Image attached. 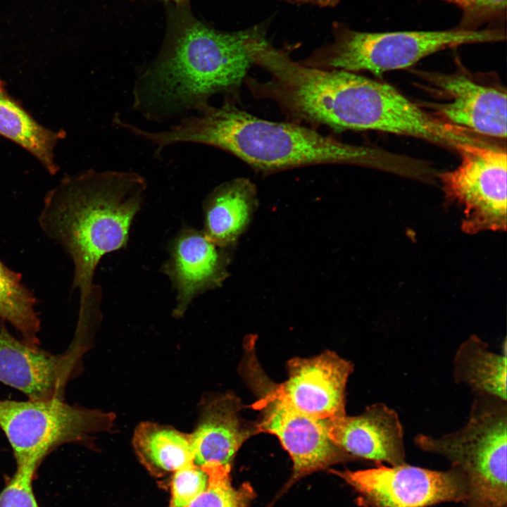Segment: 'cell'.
Listing matches in <instances>:
<instances>
[{
    "label": "cell",
    "mask_w": 507,
    "mask_h": 507,
    "mask_svg": "<svg viewBox=\"0 0 507 507\" xmlns=\"http://www.w3.org/2000/svg\"><path fill=\"white\" fill-rule=\"evenodd\" d=\"M230 250L214 244L202 230L182 227L168 243L161 268L176 293L173 316L182 317L196 296L222 286L229 276Z\"/></svg>",
    "instance_id": "10"
},
{
    "label": "cell",
    "mask_w": 507,
    "mask_h": 507,
    "mask_svg": "<svg viewBox=\"0 0 507 507\" xmlns=\"http://www.w3.org/2000/svg\"><path fill=\"white\" fill-rule=\"evenodd\" d=\"M200 467L207 474V487L186 507H250L255 496L254 489L249 483L234 487L231 468L218 463Z\"/></svg>",
    "instance_id": "20"
},
{
    "label": "cell",
    "mask_w": 507,
    "mask_h": 507,
    "mask_svg": "<svg viewBox=\"0 0 507 507\" xmlns=\"http://www.w3.org/2000/svg\"><path fill=\"white\" fill-rule=\"evenodd\" d=\"M433 92L445 102L425 103L439 120L480 136L506 138L507 100L505 89L480 82L468 73L422 74Z\"/></svg>",
    "instance_id": "9"
},
{
    "label": "cell",
    "mask_w": 507,
    "mask_h": 507,
    "mask_svg": "<svg viewBox=\"0 0 507 507\" xmlns=\"http://www.w3.org/2000/svg\"><path fill=\"white\" fill-rule=\"evenodd\" d=\"M241 408L239 399L230 394L202 401L196 427L190 434L194 464L218 463L231 468L242 444L258 434L255 424L248 425L240 418Z\"/></svg>",
    "instance_id": "14"
},
{
    "label": "cell",
    "mask_w": 507,
    "mask_h": 507,
    "mask_svg": "<svg viewBox=\"0 0 507 507\" xmlns=\"http://www.w3.org/2000/svg\"><path fill=\"white\" fill-rule=\"evenodd\" d=\"M80 349L56 355L14 337L0 327V382L30 400L62 399Z\"/></svg>",
    "instance_id": "12"
},
{
    "label": "cell",
    "mask_w": 507,
    "mask_h": 507,
    "mask_svg": "<svg viewBox=\"0 0 507 507\" xmlns=\"http://www.w3.org/2000/svg\"><path fill=\"white\" fill-rule=\"evenodd\" d=\"M359 494L367 507H428L444 502H465L468 486L464 475L451 465L433 470L406 463L361 470L335 471Z\"/></svg>",
    "instance_id": "8"
},
{
    "label": "cell",
    "mask_w": 507,
    "mask_h": 507,
    "mask_svg": "<svg viewBox=\"0 0 507 507\" xmlns=\"http://www.w3.org/2000/svg\"><path fill=\"white\" fill-rule=\"evenodd\" d=\"M208 476L198 465L190 463L174 472L171 480L169 507H186L207 487Z\"/></svg>",
    "instance_id": "22"
},
{
    "label": "cell",
    "mask_w": 507,
    "mask_h": 507,
    "mask_svg": "<svg viewBox=\"0 0 507 507\" xmlns=\"http://www.w3.org/2000/svg\"><path fill=\"white\" fill-rule=\"evenodd\" d=\"M37 472L15 468L12 476H6L0 492V507H39L33 490Z\"/></svg>",
    "instance_id": "23"
},
{
    "label": "cell",
    "mask_w": 507,
    "mask_h": 507,
    "mask_svg": "<svg viewBox=\"0 0 507 507\" xmlns=\"http://www.w3.org/2000/svg\"><path fill=\"white\" fill-rule=\"evenodd\" d=\"M258 203L257 188L249 178L220 184L203 201L202 231L216 245L233 248L250 225Z\"/></svg>",
    "instance_id": "15"
},
{
    "label": "cell",
    "mask_w": 507,
    "mask_h": 507,
    "mask_svg": "<svg viewBox=\"0 0 507 507\" xmlns=\"http://www.w3.org/2000/svg\"><path fill=\"white\" fill-rule=\"evenodd\" d=\"M254 338L244 344L241 373L256 396L252 407L260 411L255 424L258 434L275 435L293 461V473L287 487L296 480L328 466L353 460L327 434V420L308 416L289 404L258 363Z\"/></svg>",
    "instance_id": "5"
},
{
    "label": "cell",
    "mask_w": 507,
    "mask_h": 507,
    "mask_svg": "<svg viewBox=\"0 0 507 507\" xmlns=\"http://www.w3.org/2000/svg\"><path fill=\"white\" fill-rule=\"evenodd\" d=\"M264 37L265 23L224 32L196 18L189 2L170 6L163 46L135 82L134 108L161 122L196 111L217 94L234 101Z\"/></svg>",
    "instance_id": "1"
},
{
    "label": "cell",
    "mask_w": 507,
    "mask_h": 507,
    "mask_svg": "<svg viewBox=\"0 0 507 507\" xmlns=\"http://www.w3.org/2000/svg\"><path fill=\"white\" fill-rule=\"evenodd\" d=\"M333 40L299 61L304 65L379 76L407 68L436 52L470 44L506 39L504 28L466 31L454 27L443 30H406L382 32L358 31L344 23L332 27Z\"/></svg>",
    "instance_id": "4"
},
{
    "label": "cell",
    "mask_w": 507,
    "mask_h": 507,
    "mask_svg": "<svg viewBox=\"0 0 507 507\" xmlns=\"http://www.w3.org/2000/svg\"><path fill=\"white\" fill-rule=\"evenodd\" d=\"M113 418L63 399L0 400V428L13 453L16 468L37 472L44 459L68 443L90 445V434L107 430Z\"/></svg>",
    "instance_id": "6"
},
{
    "label": "cell",
    "mask_w": 507,
    "mask_h": 507,
    "mask_svg": "<svg viewBox=\"0 0 507 507\" xmlns=\"http://www.w3.org/2000/svg\"><path fill=\"white\" fill-rule=\"evenodd\" d=\"M132 444L140 463L156 477L193 463L190 434L168 425L141 423L134 430Z\"/></svg>",
    "instance_id": "17"
},
{
    "label": "cell",
    "mask_w": 507,
    "mask_h": 507,
    "mask_svg": "<svg viewBox=\"0 0 507 507\" xmlns=\"http://www.w3.org/2000/svg\"><path fill=\"white\" fill-rule=\"evenodd\" d=\"M36 298L22 282L21 275L0 261V317L20 334L25 343L39 346L40 320Z\"/></svg>",
    "instance_id": "19"
},
{
    "label": "cell",
    "mask_w": 507,
    "mask_h": 507,
    "mask_svg": "<svg viewBox=\"0 0 507 507\" xmlns=\"http://www.w3.org/2000/svg\"><path fill=\"white\" fill-rule=\"evenodd\" d=\"M288 379L275 384L280 396L299 411L320 420L346 415L345 389L353 365L326 351L310 358L287 363Z\"/></svg>",
    "instance_id": "11"
},
{
    "label": "cell",
    "mask_w": 507,
    "mask_h": 507,
    "mask_svg": "<svg viewBox=\"0 0 507 507\" xmlns=\"http://www.w3.org/2000/svg\"><path fill=\"white\" fill-rule=\"evenodd\" d=\"M226 99L220 106L206 104L196 114L149 140L160 152L178 142L208 145L235 156L253 169L268 174L323 164H348L396 173L401 158L375 147L354 145L293 122L263 119Z\"/></svg>",
    "instance_id": "2"
},
{
    "label": "cell",
    "mask_w": 507,
    "mask_h": 507,
    "mask_svg": "<svg viewBox=\"0 0 507 507\" xmlns=\"http://www.w3.org/2000/svg\"><path fill=\"white\" fill-rule=\"evenodd\" d=\"M146 188V180L134 172L89 170L65 177L46 195L39 225L73 261L80 315L99 312L96 267L104 256L127 246Z\"/></svg>",
    "instance_id": "3"
},
{
    "label": "cell",
    "mask_w": 507,
    "mask_h": 507,
    "mask_svg": "<svg viewBox=\"0 0 507 507\" xmlns=\"http://www.w3.org/2000/svg\"><path fill=\"white\" fill-rule=\"evenodd\" d=\"M456 6L461 17L456 28L477 31L488 28H504L507 0H438Z\"/></svg>",
    "instance_id": "21"
},
{
    "label": "cell",
    "mask_w": 507,
    "mask_h": 507,
    "mask_svg": "<svg viewBox=\"0 0 507 507\" xmlns=\"http://www.w3.org/2000/svg\"><path fill=\"white\" fill-rule=\"evenodd\" d=\"M506 341L502 352L494 353L476 335L458 348L453 358V377L456 384L468 387L474 394H487L506 400Z\"/></svg>",
    "instance_id": "16"
},
{
    "label": "cell",
    "mask_w": 507,
    "mask_h": 507,
    "mask_svg": "<svg viewBox=\"0 0 507 507\" xmlns=\"http://www.w3.org/2000/svg\"><path fill=\"white\" fill-rule=\"evenodd\" d=\"M64 135L63 131L56 132L39 123L9 94L0 79V136L27 150L54 175L58 170L54 149Z\"/></svg>",
    "instance_id": "18"
},
{
    "label": "cell",
    "mask_w": 507,
    "mask_h": 507,
    "mask_svg": "<svg viewBox=\"0 0 507 507\" xmlns=\"http://www.w3.org/2000/svg\"><path fill=\"white\" fill-rule=\"evenodd\" d=\"M168 2H173L175 4H181L189 2V0H163Z\"/></svg>",
    "instance_id": "25"
},
{
    "label": "cell",
    "mask_w": 507,
    "mask_h": 507,
    "mask_svg": "<svg viewBox=\"0 0 507 507\" xmlns=\"http://www.w3.org/2000/svg\"><path fill=\"white\" fill-rule=\"evenodd\" d=\"M457 154L459 165L439 176L446 201L463 209L462 230L468 234L506 231V148L464 144Z\"/></svg>",
    "instance_id": "7"
},
{
    "label": "cell",
    "mask_w": 507,
    "mask_h": 507,
    "mask_svg": "<svg viewBox=\"0 0 507 507\" xmlns=\"http://www.w3.org/2000/svg\"><path fill=\"white\" fill-rule=\"evenodd\" d=\"M327 434L353 458L390 465L406 463L403 430L394 409L383 403L366 407L360 415L327 420Z\"/></svg>",
    "instance_id": "13"
},
{
    "label": "cell",
    "mask_w": 507,
    "mask_h": 507,
    "mask_svg": "<svg viewBox=\"0 0 507 507\" xmlns=\"http://www.w3.org/2000/svg\"><path fill=\"white\" fill-rule=\"evenodd\" d=\"M292 3L308 4L321 7H333L337 6L340 0H287Z\"/></svg>",
    "instance_id": "24"
}]
</instances>
